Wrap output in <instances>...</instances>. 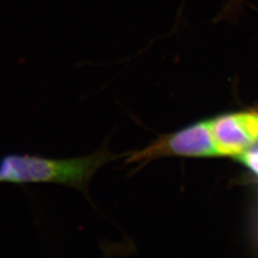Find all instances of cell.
Listing matches in <instances>:
<instances>
[{"mask_svg":"<svg viewBox=\"0 0 258 258\" xmlns=\"http://www.w3.org/2000/svg\"><path fill=\"white\" fill-rule=\"evenodd\" d=\"M111 158L105 151L70 159L9 153L0 158V183L63 184L84 191L93 175Z\"/></svg>","mask_w":258,"mask_h":258,"instance_id":"obj_1","label":"cell"},{"mask_svg":"<svg viewBox=\"0 0 258 258\" xmlns=\"http://www.w3.org/2000/svg\"><path fill=\"white\" fill-rule=\"evenodd\" d=\"M219 156L212 138L209 120H200L156 140L133 153L127 163H148L164 157Z\"/></svg>","mask_w":258,"mask_h":258,"instance_id":"obj_2","label":"cell"},{"mask_svg":"<svg viewBox=\"0 0 258 258\" xmlns=\"http://www.w3.org/2000/svg\"><path fill=\"white\" fill-rule=\"evenodd\" d=\"M219 156H239L258 143V113L239 112L209 120Z\"/></svg>","mask_w":258,"mask_h":258,"instance_id":"obj_3","label":"cell"}]
</instances>
